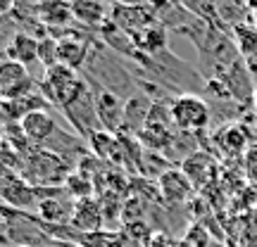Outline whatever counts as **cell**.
Here are the masks:
<instances>
[{"mask_svg": "<svg viewBox=\"0 0 257 247\" xmlns=\"http://www.w3.org/2000/svg\"><path fill=\"white\" fill-rule=\"evenodd\" d=\"M74 164L46 147H34L27 157H22V178L34 188H62L72 176Z\"/></svg>", "mask_w": 257, "mask_h": 247, "instance_id": "6da1fadb", "label": "cell"}, {"mask_svg": "<svg viewBox=\"0 0 257 247\" xmlns=\"http://www.w3.org/2000/svg\"><path fill=\"white\" fill-rule=\"evenodd\" d=\"M86 88H88V81L83 79V74H79L76 69H69L64 64H55V67L46 69L38 81L41 95L60 110L72 105Z\"/></svg>", "mask_w": 257, "mask_h": 247, "instance_id": "7a4b0ae2", "label": "cell"}, {"mask_svg": "<svg viewBox=\"0 0 257 247\" xmlns=\"http://www.w3.org/2000/svg\"><path fill=\"white\" fill-rule=\"evenodd\" d=\"M0 214L8 226V240L10 245L17 247H55L57 242L46 230V223L38 219L36 214H29L22 209H12L0 204Z\"/></svg>", "mask_w": 257, "mask_h": 247, "instance_id": "3957f363", "label": "cell"}, {"mask_svg": "<svg viewBox=\"0 0 257 247\" xmlns=\"http://www.w3.org/2000/svg\"><path fill=\"white\" fill-rule=\"evenodd\" d=\"M172 119L179 131L188 133H202L210 126L212 110L198 93H184L172 100Z\"/></svg>", "mask_w": 257, "mask_h": 247, "instance_id": "277c9868", "label": "cell"}, {"mask_svg": "<svg viewBox=\"0 0 257 247\" xmlns=\"http://www.w3.org/2000/svg\"><path fill=\"white\" fill-rule=\"evenodd\" d=\"M64 117L67 121L72 124L74 133L83 140H88V138L95 133V131H100V119H98V105H95V93L93 88L88 86L86 91L72 102V105H67L64 107Z\"/></svg>", "mask_w": 257, "mask_h": 247, "instance_id": "5b68a950", "label": "cell"}, {"mask_svg": "<svg viewBox=\"0 0 257 247\" xmlns=\"http://www.w3.org/2000/svg\"><path fill=\"white\" fill-rule=\"evenodd\" d=\"M107 17H110V22L114 27L119 29V31H124V34H128V36H134L141 29L160 22L157 12L148 3H124V0L112 3Z\"/></svg>", "mask_w": 257, "mask_h": 247, "instance_id": "8992f818", "label": "cell"}, {"mask_svg": "<svg viewBox=\"0 0 257 247\" xmlns=\"http://www.w3.org/2000/svg\"><path fill=\"white\" fill-rule=\"evenodd\" d=\"M0 86H3V100L24 98L29 93H36V83L29 74V67L10 60L5 53L0 55Z\"/></svg>", "mask_w": 257, "mask_h": 247, "instance_id": "52a82bcc", "label": "cell"}, {"mask_svg": "<svg viewBox=\"0 0 257 247\" xmlns=\"http://www.w3.org/2000/svg\"><path fill=\"white\" fill-rule=\"evenodd\" d=\"M0 200L5 207L12 209H38V192L36 188L24 181L22 176H0Z\"/></svg>", "mask_w": 257, "mask_h": 247, "instance_id": "ba28073f", "label": "cell"}, {"mask_svg": "<svg viewBox=\"0 0 257 247\" xmlns=\"http://www.w3.org/2000/svg\"><path fill=\"white\" fill-rule=\"evenodd\" d=\"M86 79V76H83ZM88 81V79H86ZM88 86L95 93V105H98V119H100L102 131H110V133H121L124 128V100L114 93L100 88L98 83L88 81Z\"/></svg>", "mask_w": 257, "mask_h": 247, "instance_id": "9c48e42d", "label": "cell"}, {"mask_svg": "<svg viewBox=\"0 0 257 247\" xmlns=\"http://www.w3.org/2000/svg\"><path fill=\"white\" fill-rule=\"evenodd\" d=\"M157 188H160V197L167 204H188L195 195V185L191 183V178L184 174L181 166H172L169 171L157 178Z\"/></svg>", "mask_w": 257, "mask_h": 247, "instance_id": "30bf717a", "label": "cell"}, {"mask_svg": "<svg viewBox=\"0 0 257 247\" xmlns=\"http://www.w3.org/2000/svg\"><path fill=\"white\" fill-rule=\"evenodd\" d=\"M19 128H22V133L27 136V140L31 145L43 147L50 138L55 136V131L60 126H57L55 117H53L48 110H34L19 121Z\"/></svg>", "mask_w": 257, "mask_h": 247, "instance_id": "8fae6325", "label": "cell"}, {"mask_svg": "<svg viewBox=\"0 0 257 247\" xmlns=\"http://www.w3.org/2000/svg\"><path fill=\"white\" fill-rule=\"evenodd\" d=\"M153 102L155 100H153L148 93L141 91V88H138V93H134L128 100H124V128H121V133L138 136L148 124Z\"/></svg>", "mask_w": 257, "mask_h": 247, "instance_id": "7c38bea8", "label": "cell"}, {"mask_svg": "<svg viewBox=\"0 0 257 247\" xmlns=\"http://www.w3.org/2000/svg\"><path fill=\"white\" fill-rule=\"evenodd\" d=\"M72 228H76L79 233H95V230L105 228V214H102L100 202L95 197L88 200H76L72 216Z\"/></svg>", "mask_w": 257, "mask_h": 247, "instance_id": "4fadbf2b", "label": "cell"}, {"mask_svg": "<svg viewBox=\"0 0 257 247\" xmlns=\"http://www.w3.org/2000/svg\"><path fill=\"white\" fill-rule=\"evenodd\" d=\"M91 38H76L72 34H64L57 38V64H64L69 69H83L88 57Z\"/></svg>", "mask_w": 257, "mask_h": 247, "instance_id": "5bb4252c", "label": "cell"}, {"mask_svg": "<svg viewBox=\"0 0 257 247\" xmlns=\"http://www.w3.org/2000/svg\"><path fill=\"white\" fill-rule=\"evenodd\" d=\"M167 36H169V29H167L165 24L155 22V24H150V27L141 29L138 34H134L131 41H134V48H136L138 53H143V55H160V53L169 50V48H167L169 38Z\"/></svg>", "mask_w": 257, "mask_h": 247, "instance_id": "9a60e30c", "label": "cell"}, {"mask_svg": "<svg viewBox=\"0 0 257 247\" xmlns=\"http://www.w3.org/2000/svg\"><path fill=\"white\" fill-rule=\"evenodd\" d=\"M184 174L191 178V183L195 185V190L202 188V185H207L212 181V176L217 171V162H214V157L210 152H205V150H198V152H193L188 159H186L184 164Z\"/></svg>", "mask_w": 257, "mask_h": 247, "instance_id": "2e32d148", "label": "cell"}, {"mask_svg": "<svg viewBox=\"0 0 257 247\" xmlns=\"http://www.w3.org/2000/svg\"><path fill=\"white\" fill-rule=\"evenodd\" d=\"M38 17L46 27H60L64 29L67 24L74 22V8L72 0H41L38 3Z\"/></svg>", "mask_w": 257, "mask_h": 247, "instance_id": "e0dca14e", "label": "cell"}, {"mask_svg": "<svg viewBox=\"0 0 257 247\" xmlns=\"http://www.w3.org/2000/svg\"><path fill=\"white\" fill-rule=\"evenodd\" d=\"M38 43H41L38 38L19 31V34L12 36L10 46L5 48V55H8L10 60H15V62L24 64V67H31V64L41 62V60H38Z\"/></svg>", "mask_w": 257, "mask_h": 247, "instance_id": "ac0fdd59", "label": "cell"}, {"mask_svg": "<svg viewBox=\"0 0 257 247\" xmlns=\"http://www.w3.org/2000/svg\"><path fill=\"white\" fill-rule=\"evenodd\" d=\"M74 8V22H79L83 27H95L100 31L107 24V10L100 5V0H72Z\"/></svg>", "mask_w": 257, "mask_h": 247, "instance_id": "d6986e66", "label": "cell"}, {"mask_svg": "<svg viewBox=\"0 0 257 247\" xmlns=\"http://www.w3.org/2000/svg\"><path fill=\"white\" fill-rule=\"evenodd\" d=\"M231 34H233L240 57L257 55V27H250V22H245V24H238V27L231 29Z\"/></svg>", "mask_w": 257, "mask_h": 247, "instance_id": "ffe728a7", "label": "cell"}, {"mask_svg": "<svg viewBox=\"0 0 257 247\" xmlns=\"http://www.w3.org/2000/svg\"><path fill=\"white\" fill-rule=\"evenodd\" d=\"M64 190L69 192L74 200H88V197H93V192H95V181H93L91 176H86L83 171L74 169L72 176L64 183Z\"/></svg>", "mask_w": 257, "mask_h": 247, "instance_id": "44dd1931", "label": "cell"}, {"mask_svg": "<svg viewBox=\"0 0 257 247\" xmlns=\"http://www.w3.org/2000/svg\"><path fill=\"white\" fill-rule=\"evenodd\" d=\"M76 247H119V233L105 228L95 233H81Z\"/></svg>", "mask_w": 257, "mask_h": 247, "instance_id": "7402d4cb", "label": "cell"}, {"mask_svg": "<svg viewBox=\"0 0 257 247\" xmlns=\"http://www.w3.org/2000/svg\"><path fill=\"white\" fill-rule=\"evenodd\" d=\"M38 60L43 64V69H50L57 64V38H41L38 43Z\"/></svg>", "mask_w": 257, "mask_h": 247, "instance_id": "603a6c76", "label": "cell"}, {"mask_svg": "<svg viewBox=\"0 0 257 247\" xmlns=\"http://www.w3.org/2000/svg\"><path fill=\"white\" fill-rule=\"evenodd\" d=\"M179 242H176L167 230H153V235H150V240H148V247H176Z\"/></svg>", "mask_w": 257, "mask_h": 247, "instance_id": "cb8c5ba5", "label": "cell"}, {"mask_svg": "<svg viewBox=\"0 0 257 247\" xmlns=\"http://www.w3.org/2000/svg\"><path fill=\"white\" fill-rule=\"evenodd\" d=\"M15 10H17V0H0V19L10 17Z\"/></svg>", "mask_w": 257, "mask_h": 247, "instance_id": "d4e9b609", "label": "cell"}, {"mask_svg": "<svg viewBox=\"0 0 257 247\" xmlns=\"http://www.w3.org/2000/svg\"><path fill=\"white\" fill-rule=\"evenodd\" d=\"M8 247L10 240H8V226H5V219H3V214H0V247Z\"/></svg>", "mask_w": 257, "mask_h": 247, "instance_id": "484cf974", "label": "cell"}, {"mask_svg": "<svg viewBox=\"0 0 257 247\" xmlns=\"http://www.w3.org/2000/svg\"><path fill=\"white\" fill-rule=\"evenodd\" d=\"M243 5L250 10V15H255L257 12V0H243Z\"/></svg>", "mask_w": 257, "mask_h": 247, "instance_id": "4316f807", "label": "cell"}, {"mask_svg": "<svg viewBox=\"0 0 257 247\" xmlns=\"http://www.w3.org/2000/svg\"><path fill=\"white\" fill-rule=\"evenodd\" d=\"M212 3H214V5H219V3H226V0H212ZM240 3H243V0H240Z\"/></svg>", "mask_w": 257, "mask_h": 247, "instance_id": "83f0119b", "label": "cell"}, {"mask_svg": "<svg viewBox=\"0 0 257 247\" xmlns=\"http://www.w3.org/2000/svg\"><path fill=\"white\" fill-rule=\"evenodd\" d=\"M252 102H255V105H257V86H255V98H252Z\"/></svg>", "mask_w": 257, "mask_h": 247, "instance_id": "f1b7e54d", "label": "cell"}, {"mask_svg": "<svg viewBox=\"0 0 257 247\" xmlns=\"http://www.w3.org/2000/svg\"><path fill=\"white\" fill-rule=\"evenodd\" d=\"M0 102H3V86H0Z\"/></svg>", "mask_w": 257, "mask_h": 247, "instance_id": "f546056e", "label": "cell"}, {"mask_svg": "<svg viewBox=\"0 0 257 247\" xmlns=\"http://www.w3.org/2000/svg\"><path fill=\"white\" fill-rule=\"evenodd\" d=\"M55 247H67V245H55Z\"/></svg>", "mask_w": 257, "mask_h": 247, "instance_id": "4dcf8cb0", "label": "cell"}]
</instances>
